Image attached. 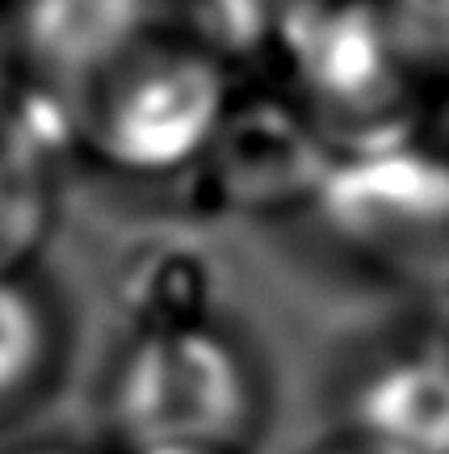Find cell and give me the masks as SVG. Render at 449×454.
<instances>
[{
    "label": "cell",
    "mask_w": 449,
    "mask_h": 454,
    "mask_svg": "<svg viewBox=\"0 0 449 454\" xmlns=\"http://www.w3.org/2000/svg\"><path fill=\"white\" fill-rule=\"evenodd\" d=\"M320 4L323 0H190V17L240 81L273 84Z\"/></svg>",
    "instance_id": "obj_11"
},
{
    "label": "cell",
    "mask_w": 449,
    "mask_h": 454,
    "mask_svg": "<svg viewBox=\"0 0 449 454\" xmlns=\"http://www.w3.org/2000/svg\"><path fill=\"white\" fill-rule=\"evenodd\" d=\"M17 81H21V67H17L13 43H9V26H4V13H0V118H4L9 101H13Z\"/></svg>",
    "instance_id": "obj_13"
},
{
    "label": "cell",
    "mask_w": 449,
    "mask_h": 454,
    "mask_svg": "<svg viewBox=\"0 0 449 454\" xmlns=\"http://www.w3.org/2000/svg\"><path fill=\"white\" fill-rule=\"evenodd\" d=\"M127 333L190 328L223 320V278L210 248L193 236H164L135 248L118 274Z\"/></svg>",
    "instance_id": "obj_9"
},
{
    "label": "cell",
    "mask_w": 449,
    "mask_h": 454,
    "mask_svg": "<svg viewBox=\"0 0 449 454\" xmlns=\"http://www.w3.org/2000/svg\"><path fill=\"white\" fill-rule=\"evenodd\" d=\"M72 168H81L76 101L21 76L0 118V270H34Z\"/></svg>",
    "instance_id": "obj_6"
},
{
    "label": "cell",
    "mask_w": 449,
    "mask_h": 454,
    "mask_svg": "<svg viewBox=\"0 0 449 454\" xmlns=\"http://www.w3.org/2000/svg\"><path fill=\"white\" fill-rule=\"evenodd\" d=\"M17 0H0V13H4V9H13Z\"/></svg>",
    "instance_id": "obj_19"
},
{
    "label": "cell",
    "mask_w": 449,
    "mask_h": 454,
    "mask_svg": "<svg viewBox=\"0 0 449 454\" xmlns=\"http://www.w3.org/2000/svg\"><path fill=\"white\" fill-rule=\"evenodd\" d=\"M332 160L337 147L286 89L244 81L206 160L173 194L197 223L306 219Z\"/></svg>",
    "instance_id": "obj_5"
},
{
    "label": "cell",
    "mask_w": 449,
    "mask_h": 454,
    "mask_svg": "<svg viewBox=\"0 0 449 454\" xmlns=\"http://www.w3.org/2000/svg\"><path fill=\"white\" fill-rule=\"evenodd\" d=\"M0 454H93V450H84L76 442H26V446H13V450Z\"/></svg>",
    "instance_id": "obj_16"
},
{
    "label": "cell",
    "mask_w": 449,
    "mask_h": 454,
    "mask_svg": "<svg viewBox=\"0 0 449 454\" xmlns=\"http://www.w3.org/2000/svg\"><path fill=\"white\" fill-rule=\"evenodd\" d=\"M306 219L369 282L424 303L449 286V156L424 130L337 152Z\"/></svg>",
    "instance_id": "obj_3"
},
{
    "label": "cell",
    "mask_w": 449,
    "mask_h": 454,
    "mask_svg": "<svg viewBox=\"0 0 449 454\" xmlns=\"http://www.w3.org/2000/svg\"><path fill=\"white\" fill-rule=\"evenodd\" d=\"M240 84L193 17H177L76 98L81 164L122 185L177 190L206 160Z\"/></svg>",
    "instance_id": "obj_1"
},
{
    "label": "cell",
    "mask_w": 449,
    "mask_h": 454,
    "mask_svg": "<svg viewBox=\"0 0 449 454\" xmlns=\"http://www.w3.org/2000/svg\"><path fill=\"white\" fill-rule=\"evenodd\" d=\"M139 454H193V450H139Z\"/></svg>",
    "instance_id": "obj_18"
},
{
    "label": "cell",
    "mask_w": 449,
    "mask_h": 454,
    "mask_svg": "<svg viewBox=\"0 0 449 454\" xmlns=\"http://www.w3.org/2000/svg\"><path fill=\"white\" fill-rule=\"evenodd\" d=\"M383 13L424 98L449 101V0H383Z\"/></svg>",
    "instance_id": "obj_12"
},
{
    "label": "cell",
    "mask_w": 449,
    "mask_h": 454,
    "mask_svg": "<svg viewBox=\"0 0 449 454\" xmlns=\"http://www.w3.org/2000/svg\"><path fill=\"white\" fill-rule=\"evenodd\" d=\"M429 135L437 139V147L449 156V101H437L433 114H429Z\"/></svg>",
    "instance_id": "obj_17"
},
{
    "label": "cell",
    "mask_w": 449,
    "mask_h": 454,
    "mask_svg": "<svg viewBox=\"0 0 449 454\" xmlns=\"http://www.w3.org/2000/svg\"><path fill=\"white\" fill-rule=\"evenodd\" d=\"M185 13L190 0H17L4 9V26L21 76L76 101L97 76Z\"/></svg>",
    "instance_id": "obj_7"
},
{
    "label": "cell",
    "mask_w": 449,
    "mask_h": 454,
    "mask_svg": "<svg viewBox=\"0 0 449 454\" xmlns=\"http://www.w3.org/2000/svg\"><path fill=\"white\" fill-rule=\"evenodd\" d=\"M101 408L118 454H248L269 421L257 357L227 320L127 333Z\"/></svg>",
    "instance_id": "obj_2"
},
{
    "label": "cell",
    "mask_w": 449,
    "mask_h": 454,
    "mask_svg": "<svg viewBox=\"0 0 449 454\" xmlns=\"http://www.w3.org/2000/svg\"><path fill=\"white\" fill-rule=\"evenodd\" d=\"M64 362V316L34 270H0V421L43 400Z\"/></svg>",
    "instance_id": "obj_10"
},
{
    "label": "cell",
    "mask_w": 449,
    "mask_h": 454,
    "mask_svg": "<svg viewBox=\"0 0 449 454\" xmlns=\"http://www.w3.org/2000/svg\"><path fill=\"white\" fill-rule=\"evenodd\" d=\"M306 454H399V450H386L378 442L361 438V434H349V429H340L332 438H323L320 446H311Z\"/></svg>",
    "instance_id": "obj_14"
},
{
    "label": "cell",
    "mask_w": 449,
    "mask_h": 454,
    "mask_svg": "<svg viewBox=\"0 0 449 454\" xmlns=\"http://www.w3.org/2000/svg\"><path fill=\"white\" fill-rule=\"evenodd\" d=\"M349 434L399 454H449V345L424 325L383 345L344 383Z\"/></svg>",
    "instance_id": "obj_8"
},
{
    "label": "cell",
    "mask_w": 449,
    "mask_h": 454,
    "mask_svg": "<svg viewBox=\"0 0 449 454\" xmlns=\"http://www.w3.org/2000/svg\"><path fill=\"white\" fill-rule=\"evenodd\" d=\"M424 308H429V328H433L437 337L449 345V286H441V291H437Z\"/></svg>",
    "instance_id": "obj_15"
},
{
    "label": "cell",
    "mask_w": 449,
    "mask_h": 454,
    "mask_svg": "<svg viewBox=\"0 0 449 454\" xmlns=\"http://www.w3.org/2000/svg\"><path fill=\"white\" fill-rule=\"evenodd\" d=\"M273 84L303 106L337 152L407 139L433 114L391 38L383 0H323Z\"/></svg>",
    "instance_id": "obj_4"
}]
</instances>
